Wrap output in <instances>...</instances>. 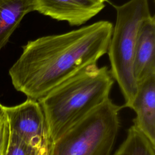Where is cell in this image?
Here are the masks:
<instances>
[{"mask_svg": "<svg viewBox=\"0 0 155 155\" xmlns=\"http://www.w3.org/2000/svg\"><path fill=\"white\" fill-rule=\"evenodd\" d=\"M113 25L102 20L59 35L29 41L8 71L12 85L38 101L107 53Z\"/></svg>", "mask_w": 155, "mask_h": 155, "instance_id": "obj_1", "label": "cell"}, {"mask_svg": "<svg viewBox=\"0 0 155 155\" xmlns=\"http://www.w3.org/2000/svg\"><path fill=\"white\" fill-rule=\"evenodd\" d=\"M114 82L108 67L91 64L39 99L50 143L109 98Z\"/></svg>", "mask_w": 155, "mask_h": 155, "instance_id": "obj_2", "label": "cell"}, {"mask_svg": "<svg viewBox=\"0 0 155 155\" xmlns=\"http://www.w3.org/2000/svg\"><path fill=\"white\" fill-rule=\"evenodd\" d=\"M113 7L116 19L107 50L110 71L124 96L123 107L131 108L137 91L133 73L137 35L142 22L151 14L148 0H129L122 5Z\"/></svg>", "mask_w": 155, "mask_h": 155, "instance_id": "obj_3", "label": "cell"}, {"mask_svg": "<svg viewBox=\"0 0 155 155\" xmlns=\"http://www.w3.org/2000/svg\"><path fill=\"white\" fill-rule=\"evenodd\" d=\"M122 108L108 98L51 142L47 155H111Z\"/></svg>", "mask_w": 155, "mask_h": 155, "instance_id": "obj_4", "label": "cell"}, {"mask_svg": "<svg viewBox=\"0 0 155 155\" xmlns=\"http://www.w3.org/2000/svg\"><path fill=\"white\" fill-rule=\"evenodd\" d=\"M4 107L11 133L35 148L49 147L45 119L38 101L27 98L20 104Z\"/></svg>", "mask_w": 155, "mask_h": 155, "instance_id": "obj_5", "label": "cell"}, {"mask_svg": "<svg viewBox=\"0 0 155 155\" xmlns=\"http://www.w3.org/2000/svg\"><path fill=\"white\" fill-rule=\"evenodd\" d=\"M35 11L71 26H80L97 15L105 4L95 0H35Z\"/></svg>", "mask_w": 155, "mask_h": 155, "instance_id": "obj_6", "label": "cell"}, {"mask_svg": "<svg viewBox=\"0 0 155 155\" xmlns=\"http://www.w3.org/2000/svg\"><path fill=\"white\" fill-rule=\"evenodd\" d=\"M133 73L137 85L155 75V18L153 15L142 22L139 30L134 54Z\"/></svg>", "mask_w": 155, "mask_h": 155, "instance_id": "obj_7", "label": "cell"}, {"mask_svg": "<svg viewBox=\"0 0 155 155\" xmlns=\"http://www.w3.org/2000/svg\"><path fill=\"white\" fill-rule=\"evenodd\" d=\"M131 108L136 113L133 125L155 145V75L137 85Z\"/></svg>", "mask_w": 155, "mask_h": 155, "instance_id": "obj_8", "label": "cell"}, {"mask_svg": "<svg viewBox=\"0 0 155 155\" xmlns=\"http://www.w3.org/2000/svg\"><path fill=\"white\" fill-rule=\"evenodd\" d=\"M35 11V0H0V50L24 17Z\"/></svg>", "mask_w": 155, "mask_h": 155, "instance_id": "obj_9", "label": "cell"}, {"mask_svg": "<svg viewBox=\"0 0 155 155\" xmlns=\"http://www.w3.org/2000/svg\"><path fill=\"white\" fill-rule=\"evenodd\" d=\"M111 155H155V145L133 125L125 139Z\"/></svg>", "mask_w": 155, "mask_h": 155, "instance_id": "obj_10", "label": "cell"}, {"mask_svg": "<svg viewBox=\"0 0 155 155\" xmlns=\"http://www.w3.org/2000/svg\"><path fill=\"white\" fill-rule=\"evenodd\" d=\"M48 148H35L10 131L8 145L5 155H42L48 152Z\"/></svg>", "mask_w": 155, "mask_h": 155, "instance_id": "obj_11", "label": "cell"}, {"mask_svg": "<svg viewBox=\"0 0 155 155\" xmlns=\"http://www.w3.org/2000/svg\"><path fill=\"white\" fill-rule=\"evenodd\" d=\"M4 106L0 103V155H5L10 137V127Z\"/></svg>", "mask_w": 155, "mask_h": 155, "instance_id": "obj_12", "label": "cell"}, {"mask_svg": "<svg viewBox=\"0 0 155 155\" xmlns=\"http://www.w3.org/2000/svg\"><path fill=\"white\" fill-rule=\"evenodd\" d=\"M95 1H99V2H104H104L106 1L107 0H95Z\"/></svg>", "mask_w": 155, "mask_h": 155, "instance_id": "obj_13", "label": "cell"}, {"mask_svg": "<svg viewBox=\"0 0 155 155\" xmlns=\"http://www.w3.org/2000/svg\"><path fill=\"white\" fill-rule=\"evenodd\" d=\"M47 153H48V152L45 153H44V154H42V155H47Z\"/></svg>", "mask_w": 155, "mask_h": 155, "instance_id": "obj_14", "label": "cell"}]
</instances>
